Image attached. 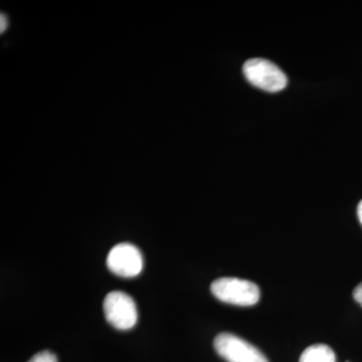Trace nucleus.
<instances>
[{"label": "nucleus", "instance_id": "obj_1", "mask_svg": "<svg viewBox=\"0 0 362 362\" xmlns=\"http://www.w3.org/2000/svg\"><path fill=\"white\" fill-rule=\"evenodd\" d=\"M211 292L216 299L237 306H252L259 302L261 292L251 281L239 278H220L214 281Z\"/></svg>", "mask_w": 362, "mask_h": 362}, {"label": "nucleus", "instance_id": "obj_2", "mask_svg": "<svg viewBox=\"0 0 362 362\" xmlns=\"http://www.w3.org/2000/svg\"><path fill=\"white\" fill-rule=\"evenodd\" d=\"M243 71L249 83L267 92H280L288 84L284 71L268 59H249L245 63Z\"/></svg>", "mask_w": 362, "mask_h": 362}, {"label": "nucleus", "instance_id": "obj_3", "mask_svg": "<svg viewBox=\"0 0 362 362\" xmlns=\"http://www.w3.org/2000/svg\"><path fill=\"white\" fill-rule=\"evenodd\" d=\"M107 321L119 330H129L138 320L137 307L129 295L121 291L109 293L104 300Z\"/></svg>", "mask_w": 362, "mask_h": 362}, {"label": "nucleus", "instance_id": "obj_4", "mask_svg": "<svg viewBox=\"0 0 362 362\" xmlns=\"http://www.w3.org/2000/svg\"><path fill=\"white\" fill-rule=\"evenodd\" d=\"M214 349L228 362H269L256 346L230 333L218 334L214 339Z\"/></svg>", "mask_w": 362, "mask_h": 362}, {"label": "nucleus", "instance_id": "obj_5", "mask_svg": "<svg viewBox=\"0 0 362 362\" xmlns=\"http://www.w3.org/2000/svg\"><path fill=\"white\" fill-rule=\"evenodd\" d=\"M107 266L112 273L122 278H134L141 273L143 257L134 245L123 243L112 247L107 257Z\"/></svg>", "mask_w": 362, "mask_h": 362}, {"label": "nucleus", "instance_id": "obj_6", "mask_svg": "<svg viewBox=\"0 0 362 362\" xmlns=\"http://www.w3.org/2000/svg\"><path fill=\"white\" fill-rule=\"evenodd\" d=\"M299 362H337V356L326 344H314L304 350Z\"/></svg>", "mask_w": 362, "mask_h": 362}, {"label": "nucleus", "instance_id": "obj_7", "mask_svg": "<svg viewBox=\"0 0 362 362\" xmlns=\"http://www.w3.org/2000/svg\"><path fill=\"white\" fill-rule=\"evenodd\" d=\"M28 362H58V358L54 354L45 350L35 354Z\"/></svg>", "mask_w": 362, "mask_h": 362}, {"label": "nucleus", "instance_id": "obj_8", "mask_svg": "<svg viewBox=\"0 0 362 362\" xmlns=\"http://www.w3.org/2000/svg\"><path fill=\"white\" fill-rule=\"evenodd\" d=\"M354 300L362 306V283L357 286L356 289L354 291Z\"/></svg>", "mask_w": 362, "mask_h": 362}, {"label": "nucleus", "instance_id": "obj_9", "mask_svg": "<svg viewBox=\"0 0 362 362\" xmlns=\"http://www.w3.org/2000/svg\"><path fill=\"white\" fill-rule=\"evenodd\" d=\"M357 216H358L359 221L362 225V201L359 202L358 207H357Z\"/></svg>", "mask_w": 362, "mask_h": 362}]
</instances>
